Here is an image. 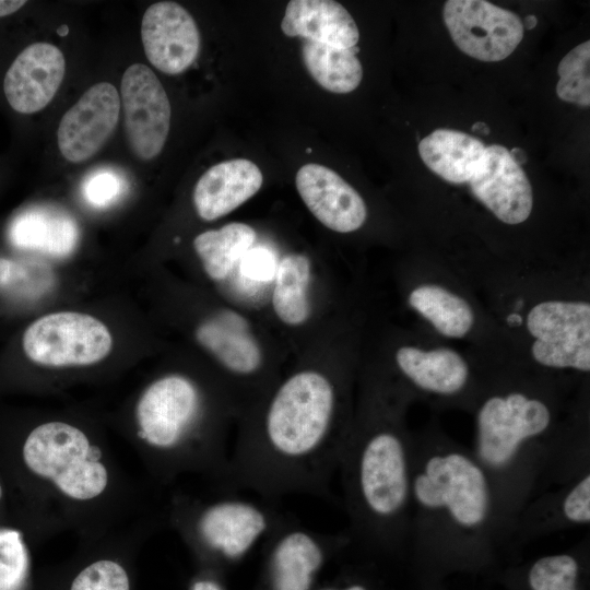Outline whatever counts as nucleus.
Wrapping results in <instances>:
<instances>
[{
    "mask_svg": "<svg viewBox=\"0 0 590 590\" xmlns=\"http://www.w3.org/2000/svg\"><path fill=\"white\" fill-rule=\"evenodd\" d=\"M558 401L547 379L494 378L472 409L471 451L492 487L503 553L526 505L590 464L588 433L559 422Z\"/></svg>",
    "mask_w": 590,
    "mask_h": 590,
    "instance_id": "1",
    "label": "nucleus"
},
{
    "mask_svg": "<svg viewBox=\"0 0 590 590\" xmlns=\"http://www.w3.org/2000/svg\"><path fill=\"white\" fill-rule=\"evenodd\" d=\"M503 555L489 481L471 450L436 423L412 434L405 566L414 588L498 571Z\"/></svg>",
    "mask_w": 590,
    "mask_h": 590,
    "instance_id": "2",
    "label": "nucleus"
},
{
    "mask_svg": "<svg viewBox=\"0 0 590 590\" xmlns=\"http://www.w3.org/2000/svg\"><path fill=\"white\" fill-rule=\"evenodd\" d=\"M341 387L305 369L282 381L231 450L222 492L249 491L331 498V482L353 421L345 420Z\"/></svg>",
    "mask_w": 590,
    "mask_h": 590,
    "instance_id": "3",
    "label": "nucleus"
},
{
    "mask_svg": "<svg viewBox=\"0 0 590 590\" xmlns=\"http://www.w3.org/2000/svg\"><path fill=\"white\" fill-rule=\"evenodd\" d=\"M411 397L405 388L369 389L338 467L352 547L382 566L406 560L412 433L403 413Z\"/></svg>",
    "mask_w": 590,
    "mask_h": 590,
    "instance_id": "4",
    "label": "nucleus"
},
{
    "mask_svg": "<svg viewBox=\"0 0 590 590\" xmlns=\"http://www.w3.org/2000/svg\"><path fill=\"white\" fill-rule=\"evenodd\" d=\"M209 410L202 387L180 373L156 378L140 393L134 408L137 435L158 474L170 479L194 471L221 484L231 451Z\"/></svg>",
    "mask_w": 590,
    "mask_h": 590,
    "instance_id": "5",
    "label": "nucleus"
},
{
    "mask_svg": "<svg viewBox=\"0 0 590 590\" xmlns=\"http://www.w3.org/2000/svg\"><path fill=\"white\" fill-rule=\"evenodd\" d=\"M274 502L232 492L208 499L180 496L173 503L172 519L203 569L224 576L283 518Z\"/></svg>",
    "mask_w": 590,
    "mask_h": 590,
    "instance_id": "6",
    "label": "nucleus"
},
{
    "mask_svg": "<svg viewBox=\"0 0 590 590\" xmlns=\"http://www.w3.org/2000/svg\"><path fill=\"white\" fill-rule=\"evenodd\" d=\"M22 457L27 469L58 495L88 504L108 489L110 472L99 447L88 435L63 421H48L27 435Z\"/></svg>",
    "mask_w": 590,
    "mask_h": 590,
    "instance_id": "7",
    "label": "nucleus"
},
{
    "mask_svg": "<svg viewBox=\"0 0 590 590\" xmlns=\"http://www.w3.org/2000/svg\"><path fill=\"white\" fill-rule=\"evenodd\" d=\"M351 547L345 530L319 531L285 514L263 541L252 590H315L324 569Z\"/></svg>",
    "mask_w": 590,
    "mask_h": 590,
    "instance_id": "8",
    "label": "nucleus"
},
{
    "mask_svg": "<svg viewBox=\"0 0 590 590\" xmlns=\"http://www.w3.org/2000/svg\"><path fill=\"white\" fill-rule=\"evenodd\" d=\"M531 359L553 371H590V303L550 297L532 305L524 318Z\"/></svg>",
    "mask_w": 590,
    "mask_h": 590,
    "instance_id": "9",
    "label": "nucleus"
},
{
    "mask_svg": "<svg viewBox=\"0 0 590 590\" xmlns=\"http://www.w3.org/2000/svg\"><path fill=\"white\" fill-rule=\"evenodd\" d=\"M22 347L34 364L51 369L81 368L106 359L114 349L109 328L90 314H46L24 331Z\"/></svg>",
    "mask_w": 590,
    "mask_h": 590,
    "instance_id": "10",
    "label": "nucleus"
},
{
    "mask_svg": "<svg viewBox=\"0 0 590 590\" xmlns=\"http://www.w3.org/2000/svg\"><path fill=\"white\" fill-rule=\"evenodd\" d=\"M394 363L409 392L435 402L473 409L486 382L477 380L465 357L448 346L402 345L396 351Z\"/></svg>",
    "mask_w": 590,
    "mask_h": 590,
    "instance_id": "11",
    "label": "nucleus"
},
{
    "mask_svg": "<svg viewBox=\"0 0 590 590\" xmlns=\"http://www.w3.org/2000/svg\"><path fill=\"white\" fill-rule=\"evenodd\" d=\"M442 14L458 48L481 61L506 59L523 38L520 17L488 1L448 0Z\"/></svg>",
    "mask_w": 590,
    "mask_h": 590,
    "instance_id": "12",
    "label": "nucleus"
},
{
    "mask_svg": "<svg viewBox=\"0 0 590 590\" xmlns=\"http://www.w3.org/2000/svg\"><path fill=\"white\" fill-rule=\"evenodd\" d=\"M120 95L130 149L141 160L154 158L165 145L172 117L161 81L148 66L133 63L122 75Z\"/></svg>",
    "mask_w": 590,
    "mask_h": 590,
    "instance_id": "13",
    "label": "nucleus"
},
{
    "mask_svg": "<svg viewBox=\"0 0 590 590\" xmlns=\"http://www.w3.org/2000/svg\"><path fill=\"white\" fill-rule=\"evenodd\" d=\"M469 185L473 196L505 224H521L532 212L531 184L505 146L485 148Z\"/></svg>",
    "mask_w": 590,
    "mask_h": 590,
    "instance_id": "14",
    "label": "nucleus"
},
{
    "mask_svg": "<svg viewBox=\"0 0 590 590\" xmlns=\"http://www.w3.org/2000/svg\"><path fill=\"white\" fill-rule=\"evenodd\" d=\"M120 113L117 88L99 82L86 90L62 116L58 131V148L72 163L92 157L114 132Z\"/></svg>",
    "mask_w": 590,
    "mask_h": 590,
    "instance_id": "15",
    "label": "nucleus"
},
{
    "mask_svg": "<svg viewBox=\"0 0 590 590\" xmlns=\"http://www.w3.org/2000/svg\"><path fill=\"white\" fill-rule=\"evenodd\" d=\"M141 38L148 60L161 72L179 74L197 59L200 34L191 14L174 1L150 5L143 14Z\"/></svg>",
    "mask_w": 590,
    "mask_h": 590,
    "instance_id": "16",
    "label": "nucleus"
},
{
    "mask_svg": "<svg viewBox=\"0 0 590 590\" xmlns=\"http://www.w3.org/2000/svg\"><path fill=\"white\" fill-rule=\"evenodd\" d=\"M590 523V471L556 489L545 491L522 509L508 551L538 538Z\"/></svg>",
    "mask_w": 590,
    "mask_h": 590,
    "instance_id": "17",
    "label": "nucleus"
},
{
    "mask_svg": "<svg viewBox=\"0 0 590 590\" xmlns=\"http://www.w3.org/2000/svg\"><path fill=\"white\" fill-rule=\"evenodd\" d=\"M66 71L61 50L48 43L23 49L9 67L3 92L11 108L20 114L44 109L58 92Z\"/></svg>",
    "mask_w": 590,
    "mask_h": 590,
    "instance_id": "18",
    "label": "nucleus"
},
{
    "mask_svg": "<svg viewBox=\"0 0 590 590\" xmlns=\"http://www.w3.org/2000/svg\"><path fill=\"white\" fill-rule=\"evenodd\" d=\"M295 185L311 214L329 229L351 233L364 225L367 219L365 201L331 168L306 164L298 169Z\"/></svg>",
    "mask_w": 590,
    "mask_h": 590,
    "instance_id": "19",
    "label": "nucleus"
},
{
    "mask_svg": "<svg viewBox=\"0 0 590 590\" xmlns=\"http://www.w3.org/2000/svg\"><path fill=\"white\" fill-rule=\"evenodd\" d=\"M194 338L234 377L251 378L262 367L261 349L247 320L234 310L223 309L203 319Z\"/></svg>",
    "mask_w": 590,
    "mask_h": 590,
    "instance_id": "20",
    "label": "nucleus"
},
{
    "mask_svg": "<svg viewBox=\"0 0 590 590\" xmlns=\"http://www.w3.org/2000/svg\"><path fill=\"white\" fill-rule=\"evenodd\" d=\"M262 181L260 168L249 160L234 158L215 164L196 184V212L203 221L225 216L253 197Z\"/></svg>",
    "mask_w": 590,
    "mask_h": 590,
    "instance_id": "21",
    "label": "nucleus"
},
{
    "mask_svg": "<svg viewBox=\"0 0 590 590\" xmlns=\"http://www.w3.org/2000/svg\"><path fill=\"white\" fill-rule=\"evenodd\" d=\"M495 576L507 590H588V542L506 566Z\"/></svg>",
    "mask_w": 590,
    "mask_h": 590,
    "instance_id": "22",
    "label": "nucleus"
},
{
    "mask_svg": "<svg viewBox=\"0 0 590 590\" xmlns=\"http://www.w3.org/2000/svg\"><path fill=\"white\" fill-rule=\"evenodd\" d=\"M281 30L290 37L299 36L338 48H354L359 39L352 15L332 0H291Z\"/></svg>",
    "mask_w": 590,
    "mask_h": 590,
    "instance_id": "23",
    "label": "nucleus"
},
{
    "mask_svg": "<svg viewBox=\"0 0 590 590\" xmlns=\"http://www.w3.org/2000/svg\"><path fill=\"white\" fill-rule=\"evenodd\" d=\"M9 237L17 248L62 259L74 252L80 231L76 221L66 211L37 205L23 211L12 221Z\"/></svg>",
    "mask_w": 590,
    "mask_h": 590,
    "instance_id": "24",
    "label": "nucleus"
},
{
    "mask_svg": "<svg viewBox=\"0 0 590 590\" xmlns=\"http://www.w3.org/2000/svg\"><path fill=\"white\" fill-rule=\"evenodd\" d=\"M408 304L438 334L448 339H464L475 326L471 303L440 283H418L410 290Z\"/></svg>",
    "mask_w": 590,
    "mask_h": 590,
    "instance_id": "25",
    "label": "nucleus"
},
{
    "mask_svg": "<svg viewBox=\"0 0 590 590\" xmlns=\"http://www.w3.org/2000/svg\"><path fill=\"white\" fill-rule=\"evenodd\" d=\"M479 139L451 129H437L418 143L425 165L452 184L469 182L484 153Z\"/></svg>",
    "mask_w": 590,
    "mask_h": 590,
    "instance_id": "26",
    "label": "nucleus"
},
{
    "mask_svg": "<svg viewBox=\"0 0 590 590\" xmlns=\"http://www.w3.org/2000/svg\"><path fill=\"white\" fill-rule=\"evenodd\" d=\"M256 237L257 233L250 225L234 222L197 235L193 249L209 279L220 282L248 252Z\"/></svg>",
    "mask_w": 590,
    "mask_h": 590,
    "instance_id": "27",
    "label": "nucleus"
},
{
    "mask_svg": "<svg viewBox=\"0 0 590 590\" xmlns=\"http://www.w3.org/2000/svg\"><path fill=\"white\" fill-rule=\"evenodd\" d=\"M310 279L311 263L307 256L288 253L280 260L275 273L272 307L283 323L297 327L308 320Z\"/></svg>",
    "mask_w": 590,
    "mask_h": 590,
    "instance_id": "28",
    "label": "nucleus"
},
{
    "mask_svg": "<svg viewBox=\"0 0 590 590\" xmlns=\"http://www.w3.org/2000/svg\"><path fill=\"white\" fill-rule=\"evenodd\" d=\"M355 51L309 40H305L302 48L303 61L311 78L337 94L354 91L362 81L363 68Z\"/></svg>",
    "mask_w": 590,
    "mask_h": 590,
    "instance_id": "29",
    "label": "nucleus"
},
{
    "mask_svg": "<svg viewBox=\"0 0 590 590\" xmlns=\"http://www.w3.org/2000/svg\"><path fill=\"white\" fill-rule=\"evenodd\" d=\"M590 42L573 48L559 62L557 96L569 103L588 107L590 105Z\"/></svg>",
    "mask_w": 590,
    "mask_h": 590,
    "instance_id": "30",
    "label": "nucleus"
},
{
    "mask_svg": "<svg viewBox=\"0 0 590 590\" xmlns=\"http://www.w3.org/2000/svg\"><path fill=\"white\" fill-rule=\"evenodd\" d=\"M70 590H130L129 576L121 564L102 558L81 569Z\"/></svg>",
    "mask_w": 590,
    "mask_h": 590,
    "instance_id": "31",
    "label": "nucleus"
},
{
    "mask_svg": "<svg viewBox=\"0 0 590 590\" xmlns=\"http://www.w3.org/2000/svg\"><path fill=\"white\" fill-rule=\"evenodd\" d=\"M380 566L365 558L362 563L345 565L330 580L320 581L315 590H393L379 573Z\"/></svg>",
    "mask_w": 590,
    "mask_h": 590,
    "instance_id": "32",
    "label": "nucleus"
},
{
    "mask_svg": "<svg viewBox=\"0 0 590 590\" xmlns=\"http://www.w3.org/2000/svg\"><path fill=\"white\" fill-rule=\"evenodd\" d=\"M54 275L45 266H24L0 258V287L23 288L28 295L38 296L54 286Z\"/></svg>",
    "mask_w": 590,
    "mask_h": 590,
    "instance_id": "33",
    "label": "nucleus"
},
{
    "mask_svg": "<svg viewBox=\"0 0 590 590\" xmlns=\"http://www.w3.org/2000/svg\"><path fill=\"white\" fill-rule=\"evenodd\" d=\"M27 569L22 543L14 531H0V590H16Z\"/></svg>",
    "mask_w": 590,
    "mask_h": 590,
    "instance_id": "34",
    "label": "nucleus"
},
{
    "mask_svg": "<svg viewBox=\"0 0 590 590\" xmlns=\"http://www.w3.org/2000/svg\"><path fill=\"white\" fill-rule=\"evenodd\" d=\"M83 196L93 206L106 208L115 202L122 191L120 177L108 169L97 170L83 184Z\"/></svg>",
    "mask_w": 590,
    "mask_h": 590,
    "instance_id": "35",
    "label": "nucleus"
},
{
    "mask_svg": "<svg viewBox=\"0 0 590 590\" xmlns=\"http://www.w3.org/2000/svg\"><path fill=\"white\" fill-rule=\"evenodd\" d=\"M188 590H227L223 576L203 569L190 583Z\"/></svg>",
    "mask_w": 590,
    "mask_h": 590,
    "instance_id": "36",
    "label": "nucleus"
},
{
    "mask_svg": "<svg viewBox=\"0 0 590 590\" xmlns=\"http://www.w3.org/2000/svg\"><path fill=\"white\" fill-rule=\"evenodd\" d=\"M26 1L23 0H0V17L10 15L20 10Z\"/></svg>",
    "mask_w": 590,
    "mask_h": 590,
    "instance_id": "37",
    "label": "nucleus"
},
{
    "mask_svg": "<svg viewBox=\"0 0 590 590\" xmlns=\"http://www.w3.org/2000/svg\"><path fill=\"white\" fill-rule=\"evenodd\" d=\"M512 158L520 165L521 163H524L526 162V156H524V153L522 150L520 149H512L511 151H509Z\"/></svg>",
    "mask_w": 590,
    "mask_h": 590,
    "instance_id": "38",
    "label": "nucleus"
},
{
    "mask_svg": "<svg viewBox=\"0 0 590 590\" xmlns=\"http://www.w3.org/2000/svg\"><path fill=\"white\" fill-rule=\"evenodd\" d=\"M472 130L476 133L481 134H487L489 132V129L486 123L484 122H476L473 125Z\"/></svg>",
    "mask_w": 590,
    "mask_h": 590,
    "instance_id": "39",
    "label": "nucleus"
},
{
    "mask_svg": "<svg viewBox=\"0 0 590 590\" xmlns=\"http://www.w3.org/2000/svg\"><path fill=\"white\" fill-rule=\"evenodd\" d=\"M414 590H449V589L446 587L445 583H437V585L414 588Z\"/></svg>",
    "mask_w": 590,
    "mask_h": 590,
    "instance_id": "40",
    "label": "nucleus"
},
{
    "mask_svg": "<svg viewBox=\"0 0 590 590\" xmlns=\"http://www.w3.org/2000/svg\"><path fill=\"white\" fill-rule=\"evenodd\" d=\"M536 22H538V20H536V17L534 15H528L524 19L523 28L526 27L527 30H532L533 27H535Z\"/></svg>",
    "mask_w": 590,
    "mask_h": 590,
    "instance_id": "41",
    "label": "nucleus"
},
{
    "mask_svg": "<svg viewBox=\"0 0 590 590\" xmlns=\"http://www.w3.org/2000/svg\"><path fill=\"white\" fill-rule=\"evenodd\" d=\"M2 497V486H1V483H0V498Z\"/></svg>",
    "mask_w": 590,
    "mask_h": 590,
    "instance_id": "42",
    "label": "nucleus"
}]
</instances>
